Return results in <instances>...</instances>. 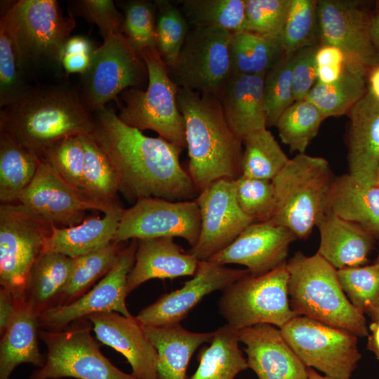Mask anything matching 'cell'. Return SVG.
<instances>
[{
	"instance_id": "obj_31",
	"label": "cell",
	"mask_w": 379,
	"mask_h": 379,
	"mask_svg": "<svg viewBox=\"0 0 379 379\" xmlns=\"http://www.w3.org/2000/svg\"><path fill=\"white\" fill-rule=\"evenodd\" d=\"M239 343L238 328L228 324L218 328L210 345L199 351V366L187 379H234L248 368Z\"/></svg>"
},
{
	"instance_id": "obj_26",
	"label": "cell",
	"mask_w": 379,
	"mask_h": 379,
	"mask_svg": "<svg viewBox=\"0 0 379 379\" xmlns=\"http://www.w3.org/2000/svg\"><path fill=\"white\" fill-rule=\"evenodd\" d=\"M317 227L320 234L317 253L337 270L363 266L373 244V236L361 226L326 211Z\"/></svg>"
},
{
	"instance_id": "obj_25",
	"label": "cell",
	"mask_w": 379,
	"mask_h": 379,
	"mask_svg": "<svg viewBox=\"0 0 379 379\" xmlns=\"http://www.w3.org/2000/svg\"><path fill=\"white\" fill-rule=\"evenodd\" d=\"M265 76L232 74L219 96L230 128L241 140L267 128Z\"/></svg>"
},
{
	"instance_id": "obj_56",
	"label": "cell",
	"mask_w": 379,
	"mask_h": 379,
	"mask_svg": "<svg viewBox=\"0 0 379 379\" xmlns=\"http://www.w3.org/2000/svg\"><path fill=\"white\" fill-rule=\"evenodd\" d=\"M368 331L367 349L372 352L379 361V321H372Z\"/></svg>"
},
{
	"instance_id": "obj_30",
	"label": "cell",
	"mask_w": 379,
	"mask_h": 379,
	"mask_svg": "<svg viewBox=\"0 0 379 379\" xmlns=\"http://www.w3.org/2000/svg\"><path fill=\"white\" fill-rule=\"evenodd\" d=\"M326 211L379 237V187L367 186L346 173L333 179Z\"/></svg>"
},
{
	"instance_id": "obj_37",
	"label": "cell",
	"mask_w": 379,
	"mask_h": 379,
	"mask_svg": "<svg viewBox=\"0 0 379 379\" xmlns=\"http://www.w3.org/2000/svg\"><path fill=\"white\" fill-rule=\"evenodd\" d=\"M182 14L190 28L245 30V0H183Z\"/></svg>"
},
{
	"instance_id": "obj_55",
	"label": "cell",
	"mask_w": 379,
	"mask_h": 379,
	"mask_svg": "<svg viewBox=\"0 0 379 379\" xmlns=\"http://www.w3.org/2000/svg\"><path fill=\"white\" fill-rule=\"evenodd\" d=\"M95 49L93 43L87 37L84 36H74L70 37L66 42L63 55L74 53L93 55Z\"/></svg>"
},
{
	"instance_id": "obj_5",
	"label": "cell",
	"mask_w": 379,
	"mask_h": 379,
	"mask_svg": "<svg viewBox=\"0 0 379 379\" xmlns=\"http://www.w3.org/2000/svg\"><path fill=\"white\" fill-rule=\"evenodd\" d=\"M334 178L326 159L298 154L272 180L276 207L270 222L291 230L297 239L312 233L326 212Z\"/></svg>"
},
{
	"instance_id": "obj_21",
	"label": "cell",
	"mask_w": 379,
	"mask_h": 379,
	"mask_svg": "<svg viewBox=\"0 0 379 379\" xmlns=\"http://www.w3.org/2000/svg\"><path fill=\"white\" fill-rule=\"evenodd\" d=\"M96 339L121 354L135 379H158V354L135 317L103 312L86 318Z\"/></svg>"
},
{
	"instance_id": "obj_23",
	"label": "cell",
	"mask_w": 379,
	"mask_h": 379,
	"mask_svg": "<svg viewBox=\"0 0 379 379\" xmlns=\"http://www.w3.org/2000/svg\"><path fill=\"white\" fill-rule=\"evenodd\" d=\"M349 174L373 186L379 168V100L368 91L348 113Z\"/></svg>"
},
{
	"instance_id": "obj_49",
	"label": "cell",
	"mask_w": 379,
	"mask_h": 379,
	"mask_svg": "<svg viewBox=\"0 0 379 379\" xmlns=\"http://www.w3.org/2000/svg\"><path fill=\"white\" fill-rule=\"evenodd\" d=\"M40 158L48 162L65 180L84 192V149L80 135L58 141Z\"/></svg>"
},
{
	"instance_id": "obj_50",
	"label": "cell",
	"mask_w": 379,
	"mask_h": 379,
	"mask_svg": "<svg viewBox=\"0 0 379 379\" xmlns=\"http://www.w3.org/2000/svg\"><path fill=\"white\" fill-rule=\"evenodd\" d=\"M74 12L88 22L95 24L103 37L123 34L124 15L112 0H80L74 1Z\"/></svg>"
},
{
	"instance_id": "obj_15",
	"label": "cell",
	"mask_w": 379,
	"mask_h": 379,
	"mask_svg": "<svg viewBox=\"0 0 379 379\" xmlns=\"http://www.w3.org/2000/svg\"><path fill=\"white\" fill-rule=\"evenodd\" d=\"M137 246L138 240L131 239L128 246L121 249L111 270L91 290L69 304L44 312L39 316V326L48 331L61 330L76 321L103 312L132 316L126 298L128 294L127 279L135 262Z\"/></svg>"
},
{
	"instance_id": "obj_14",
	"label": "cell",
	"mask_w": 379,
	"mask_h": 379,
	"mask_svg": "<svg viewBox=\"0 0 379 379\" xmlns=\"http://www.w3.org/2000/svg\"><path fill=\"white\" fill-rule=\"evenodd\" d=\"M200 230V211L195 199L173 201L146 197L124 209L113 242L180 237L193 247L198 241Z\"/></svg>"
},
{
	"instance_id": "obj_6",
	"label": "cell",
	"mask_w": 379,
	"mask_h": 379,
	"mask_svg": "<svg viewBox=\"0 0 379 379\" xmlns=\"http://www.w3.org/2000/svg\"><path fill=\"white\" fill-rule=\"evenodd\" d=\"M148 71L145 89L128 88L119 98V118L140 131H154L159 136L184 149L187 147L185 119L178 105V87L171 79L158 50L139 53Z\"/></svg>"
},
{
	"instance_id": "obj_27",
	"label": "cell",
	"mask_w": 379,
	"mask_h": 379,
	"mask_svg": "<svg viewBox=\"0 0 379 379\" xmlns=\"http://www.w3.org/2000/svg\"><path fill=\"white\" fill-rule=\"evenodd\" d=\"M122 206L104 213L91 216L72 227H58L53 225L44 253H61L71 258L98 251L113 242L124 211Z\"/></svg>"
},
{
	"instance_id": "obj_11",
	"label": "cell",
	"mask_w": 379,
	"mask_h": 379,
	"mask_svg": "<svg viewBox=\"0 0 379 379\" xmlns=\"http://www.w3.org/2000/svg\"><path fill=\"white\" fill-rule=\"evenodd\" d=\"M233 33L220 28H190L175 62L168 67L182 88L220 96L232 75Z\"/></svg>"
},
{
	"instance_id": "obj_17",
	"label": "cell",
	"mask_w": 379,
	"mask_h": 379,
	"mask_svg": "<svg viewBox=\"0 0 379 379\" xmlns=\"http://www.w3.org/2000/svg\"><path fill=\"white\" fill-rule=\"evenodd\" d=\"M18 203L56 226L64 227L82 222L88 210L106 213L122 206L110 207L91 199L42 159L34 179L20 197Z\"/></svg>"
},
{
	"instance_id": "obj_18",
	"label": "cell",
	"mask_w": 379,
	"mask_h": 379,
	"mask_svg": "<svg viewBox=\"0 0 379 379\" xmlns=\"http://www.w3.org/2000/svg\"><path fill=\"white\" fill-rule=\"evenodd\" d=\"M247 270L233 269L209 260H201L193 277L182 287L161 296L135 317L142 326H161L180 324L208 294L224 290L250 274Z\"/></svg>"
},
{
	"instance_id": "obj_33",
	"label": "cell",
	"mask_w": 379,
	"mask_h": 379,
	"mask_svg": "<svg viewBox=\"0 0 379 379\" xmlns=\"http://www.w3.org/2000/svg\"><path fill=\"white\" fill-rule=\"evenodd\" d=\"M73 258L61 253H44L35 263L27 284L25 299L39 316L55 305L66 284Z\"/></svg>"
},
{
	"instance_id": "obj_36",
	"label": "cell",
	"mask_w": 379,
	"mask_h": 379,
	"mask_svg": "<svg viewBox=\"0 0 379 379\" xmlns=\"http://www.w3.org/2000/svg\"><path fill=\"white\" fill-rule=\"evenodd\" d=\"M232 74L265 75L284 55L280 41L254 32L233 33Z\"/></svg>"
},
{
	"instance_id": "obj_40",
	"label": "cell",
	"mask_w": 379,
	"mask_h": 379,
	"mask_svg": "<svg viewBox=\"0 0 379 379\" xmlns=\"http://www.w3.org/2000/svg\"><path fill=\"white\" fill-rule=\"evenodd\" d=\"M325 117L306 99L294 102L280 116L275 126L283 143L291 152L305 153L311 141L317 136Z\"/></svg>"
},
{
	"instance_id": "obj_8",
	"label": "cell",
	"mask_w": 379,
	"mask_h": 379,
	"mask_svg": "<svg viewBox=\"0 0 379 379\" xmlns=\"http://www.w3.org/2000/svg\"><path fill=\"white\" fill-rule=\"evenodd\" d=\"M286 263L263 274H250L223 290L218 307L227 324L238 329L259 324L280 328L298 316L290 305Z\"/></svg>"
},
{
	"instance_id": "obj_13",
	"label": "cell",
	"mask_w": 379,
	"mask_h": 379,
	"mask_svg": "<svg viewBox=\"0 0 379 379\" xmlns=\"http://www.w3.org/2000/svg\"><path fill=\"white\" fill-rule=\"evenodd\" d=\"M146 64L122 33L108 35L81 75V93L94 113L128 88H146Z\"/></svg>"
},
{
	"instance_id": "obj_47",
	"label": "cell",
	"mask_w": 379,
	"mask_h": 379,
	"mask_svg": "<svg viewBox=\"0 0 379 379\" xmlns=\"http://www.w3.org/2000/svg\"><path fill=\"white\" fill-rule=\"evenodd\" d=\"M236 197L241 210L254 222H270L276 207L272 180L241 175L234 180Z\"/></svg>"
},
{
	"instance_id": "obj_3",
	"label": "cell",
	"mask_w": 379,
	"mask_h": 379,
	"mask_svg": "<svg viewBox=\"0 0 379 379\" xmlns=\"http://www.w3.org/2000/svg\"><path fill=\"white\" fill-rule=\"evenodd\" d=\"M177 99L185 119L187 172L198 191L240 177L243 141L230 128L219 96L178 88Z\"/></svg>"
},
{
	"instance_id": "obj_12",
	"label": "cell",
	"mask_w": 379,
	"mask_h": 379,
	"mask_svg": "<svg viewBox=\"0 0 379 379\" xmlns=\"http://www.w3.org/2000/svg\"><path fill=\"white\" fill-rule=\"evenodd\" d=\"M293 352L310 368L337 379H350L361 355L358 336L345 329L296 316L279 328Z\"/></svg>"
},
{
	"instance_id": "obj_62",
	"label": "cell",
	"mask_w": 379,
	"mask_h": 379,
	"mask_svg": "<svg viewBox=\"0 0 379 379\" xmlns=\"http://www.w3.org/2000/svg\"><path fill=\"white\" fill-rule=\"evenodd\" d=\"M375 263L379 264V253L378 255L377 259L375 261Z\"/></svg>"
},
{
	"instance_id": "obj_19",
	"label": "cell",
	"mask_w": 379,
	"mask_h": 379,
	"mask_svg": "<svg viewBox=\"0 0 379 379\" xmlns=\"http://www.w3.org/2000/svg\"><path fill=\"white\" fill-rule=\"evenodd\" d=\"M319 33L323 44L338 47L346 60L366 69L379 65V51L368 34V20L359 5L347 0H319Z\"/></svg>"
},
{
	"instance_id": "obj_41",
	"label": "cell",
	"mask_w": 379,
	"mask_h": 379,
	"mask_svg": "<svg viewBox=\"0 0 379 379\" xmlns=\"http://www.w3.org/2000/svg\"><path fill=\"white\" fill-rule=\"evenodd\" d=\"M25 81L15 41L6 16L0 19V107L15 102L30 88Z\"/></svg>"
},
{
	"instance_id": "obj_57",
	"label": "cell",
	"mask_w": 379,
	"mask_h": 379,
	"mask_svg": "<svg viewBox=\"0 0 379 379\" xmlns=\"http://www.w3.org/2000/svg\"><path fill=\"white\" fill-rule=\"evenodd\" d=\"M368 84V92L379 100V65L371 69Z\"/></svg>"
},
{
	"instance_id": "obj_39",
	"label": "cell",
	"mask_w": 379,
	"mask_h": 379,
	"mask_svg": "<svg viewBox=\"0 0 379 379\" xmlns=\"http://www.w3.org/2000/svg\"><path fill=\"white\" fill-rule=\"evenodd\" d=\"M242 141L241 175L244 177L272 180L289 160L267 128L248 135Z\"/></svg>"
},
{
	"instance_id": "obj_24",
	"label": "cell",
	"mask_w": 379,
	"mask_h": 379,
	"mask_svg": "<svg viewBox=\"0 0 379 379\" xmlns=\"http://www.w3.org/2000/svg\"><path fill=\"white\" fill-rule=\"evenodd\" d=\"M199 262L185 252L173 237L138 240L135 262L127 279V292L153 279L193 276Z\"/></svg>"
},
{
	"instance_id": "obj_1",
	"label": "cell",
	"mask_w": 379,
	"mask_h": 379,
	"mask_svg": "<svg viewBox=\"0 0 379 379\" xmlns=\"http://www.w3.org/2000/svg\"><path fill=\"white\" fill-rule=\"evenodd\" d=\"M91 135L109 158L119 193L133 204L146 197L177 201L196 199L199 192L180 162L182 148L150 137L124 124L113 110L94 112Z\"/></svg>"
},
{
	"instance_id": "obj_48",
	"label": "cell",
	"mask_w": 379,
	"mask_h": 379,
	"mask_svg": "<svg viewBox=\"0 0 379 379\" xmlns=\"http://www.w3.org/2000/svg\"><path fill=\"white\" fill-rule=\"evenodd\" d=\"M291 0H245V30L280 41Z\"/></svg>"
},
{
	"instance_id": "obj_61",
	"label": "cell",
	"mask_w": 379,
	"mask_h": 379,
	"mask_svg": "<svg viewBox=\"0 0 379 379\" xmlns=\"http://www.w3.org/2000/svg\"><path fill=\"white\" fill-rule=\"evenodd\" d=\"M375 185L379 187V168L378 169L377 174H376Z\"/></svg>"
},
{
	"instance_id": "obj_7",
	"label": "cell",
	"mask_w": 379,
	"mask_h": 379,
	"mask_svg": "<svg viewBox=\"0 0 379 379\" xmlns=\"http://www.w3.org/2000/svg\"><path fill=\"white\" fill-rule=\"evenodd\" d=\"M12 31L22 67L61 65L64 47L76 26L55 0H18L1 8Z\"/></svg>"
},
{
	"instance_id": "obj_4",
	"label": "cell",
	"mask_w": 379,
	"mask_h": 379,
	"mask_svg": "<svg viewBox=\"0 0 379 379\" xmlns=\"http://www.w3.org/2000/svg\"><path fill=\"white\" fill-rule=\"evenodd\" d=\"M286 265L289 301L296 315L368 337L364 314L345 295L334 267L317 253L308 256L300 251Z\"/></svg>"
},
{
	"instance_id": "obj_43",
	"label": "cell",
	"mask_w": 379,
	"mask_h": 379,
	"mask_svg": "<svg viewBox=\"0 0 379 379\" xmlns=\"http://www.w3.org/2000/svg\"><path fill=\"white\" fill-rule=\"evenodd\" d=\"M154 2L157 50L167 67H170L175 62L190 27L180 9L171 1Z\"/></svg>"
},
{
	"instance_id": "obj_53",
	"label": "cell",
	"mask_w": 379,
	"mask_h": 379,
	"mask_svg": "<svg viewBox=\"0 0 379 379\" xmlns=\"http://www.w3.org/2000/svg\"><path fill=\"white\" fill-rule=\"evenodd\" d=\"M315 60L317 67L343 65L346 62L344 53L338 47L328 44L318 47Z\"/></svg>"
},
{
	"instance_id": "obj_28",
	"label": "cell",
	"mask_w": 379,
	"mask_h": 379,
	"mask_svg": "<svg viewBox=\"0 0 379 379\" xmlns=\"http://www.w3.org/2000/svg\"><path fill=\"white\" fill-rule=\"evenodd\" d=\"M16 299L13 319L1 335L0 379H9L20 364H30L41 368L45 359L39 350V316L25 298Z\"/></svg>"
},
{
	"instance_id": "obj_10",
	"label": "cell",
	"mask_w": 379,
	"mask_h": 379,
	"mask_svg": "<svg viewBox=\"0 0 379 379\" xmlns=\"http://www.w3.org/2000/svg\"><path fill=\"white\" fill-rule=\"evenodd\" d=\"M53 225L20 203L1 204L0 284L15 298H25L31 272Z\"/></svg>"
},
{
	"instance_id": "obj_34",
	"label": "cell",
	"mask_w": 379,
	"mask_h": 379,
	"mask_svg": "<svg viewBox=\"0 0 379 379\" xmlns=\"http://www.w3.org/2000/svg\"><path fill=\"white\" fill-rule=\"evenodd\" d=\"M366 70L346 60L345 71L338 81L330 84L317 81L305 99L314 104L326 119L348 114L368 91Z\"/></svg>"
},
{
	"instance_id": "obj_42",
	"label": "cell",
	"mask_w": 379,
	"mask_h": 379,
	"mask_svg": "<svg viewBox=\"0 0 379 379\" xmlns=\"http://www.w3.org/2000/svg\"><path fill=\"white\" fill-rule=\"evenodd\" d=\"M318 1L291 0L280 44L284 55L292 56L300 49L314 45L319 31Z\"/></svg>"
},
{
	"instance_id": "obj_58",
	"label": "cell",
	"mask_w": 379,
	"mask_h": 379,
	"mask_svg": "<svg viewBox=\"0 0 379 379\" xmlns=\"http://www.w3.org/2000/svg\"><path fill=\"white\" fill-rule=\"evenodd\" d=\"M368 34L374 46L379 51V14L368 20Z\"/></svg>"
},
{
	"instance_id": "obj_54",
	"label": "cell",
	"mask_w": 379,
	"mask_h": 379,
	"mask_svg": "<svg viewBox=\"0 0 379 379\" xmlns=\"http://www.w3.org/2000/svg\"><path fill=\"white\" fill-rule=\"evenodd\" d=\"M93 54H64L62 58L61 65L65 71L69 74L78 73L83 75L88 70L93 60Z\"/></svg>"
},
{
	"instance_id": "obj_45",
	"label": "cell",
	"mask_w": 379,
	"mask_h": 379,
	"mask_svg": "<svg viewBox=\"0 0 379 379\" xmlns=\"http://www.w3.org/2000/svg\"><path fill=\"white\" fill-rule=\"evenodd\" d=\"M293 63L294 55H283L265 76L267 126H275L281 114L295 102L293 89Z\"/></svg>"
},
{
	"instance_id": "obj_32",
	"label": "cell",
	"mask_w": 379,
	"mask_h": 379,
	"mask_svg": "<svg viewBox=\"0 0 379 379\" xmlns=\"http://www.w3.org/2000/svg\"><path fill=\"white\" fill-rule=\"evenodd\" d=\"M40 162L36 152L0 131L1 204L18 203L34 179Z\"/></svg>"
},
{
	"instance_id": "obj_2",
	"label": "cell",
	"mask_w": 379,
	"mask_h": 379,
	"mask_svg": "<svg viewBox=\"0 0 379 379\" xmlns=\"http://www.w3.org/2000/svg\"><path fill=\"white\" fill-rule=\"evenodd\" d=\"M95 124L80 90L66 85L30 88L0 111V131L40 157L65 138L91 134Z\"/></svg>"
},
{
	"instance_id": "obj_16",
	"label": "cell",
	"mask_w": 379,
	"mask_h": 379,
	"mask_svg": "<svg viewBox=\"0 0 379 379\" xmlns=\"http://www.w3.org/2000/svg\"><path fill=\"white\" fill-rule=\"evenodd\" d=\"M201 215L197 243L187 252L198 260H208L230 244L254 220L240 208L234 180H217L195 199Z\"/></svg>"
},
{
	"instance_id": "obj_22",
	"label": "cell",
	"mask_w": 379,
	"mask_h": 379,
	"mask_svg": "<svg viewBox=\"0 0 379 379\" xmlns=\"http://www.w3.org/2000/svg\"><path fill=\"white\" fill-rule=\"evenodd\" d=\"M248 368L258 379H310L307 367L284 338L280 329L259 324L239 329Z\"/></svg>"
},
{
	"instance_id": "obj_9",
	"label": "cell",
	"mask_w": 379,
	"mask_h": 379,
	"mask_svg": "<svg viewBox=\"0 0 379 379\" xmlns=\"http://www.w3.org/2000/svg\"><path fill=\"white\" fill-rule=\"evenodd\" d=\"M92 330L90 321L82 319L61 330L41 331L47 348L45 363L29 379H135L103 355Z\"/></svg>"
},
{
	"instance_id": "obj_20",
	"label": "cell",
	"mask_w": 379,
	"mask_h": 379,
	"mask_svg": "<svg viewBox=\"0 0 379 379\" xmlns=\"http://www.w3.org/2000/svg\"><path fill=\"white\" fill-rule=\"evenodd\" d=\"M297 237L288 229L270 222H254L227 247L208 260L246 267L252 275L270 272L287 262L290 244Z\"/></svg>"
},
{
	"instance_id": "obj_60",
	"label": "cell",
	"mask_w": 379,
	"mask_h": 379,
	"mask_svg": "<svg viewBox=\"0 0 379 379\" xmlns=\"http://www.w3.org/2000/svg\"><path fill=\"white\" fill-rule=\"evenodd\" d=\"M369 317L372 319V321H379V304Z\"/></svg>"
},
{
	"instance_id": "obj_59",
	"label": "cell",
	"mask_w": 379,
	"mask_h": 379,
	"mask_svg": "<svg viewBox=\"0 0 379 379\" xmlns=\"http://www.w3.org/2000/svg\"><path fill=\"white\" fill-rule=\"evenodd\" d=\"M307 374L310 379H337L326 375H321L319 374L314 368L310 367H307Z\"/></svg>"
},
{
	"instance_id": "obj_29",
	"label": "cell",
	"mask_w": 379,
	"mask_h": 379,
	"mask_svg": "<svg viewBox=\"0 0 379 379\" xmlns=\"http://www.w3.org/2000/svg\"><path fill=\"white\" fill-rule=\"evenodd\" d=\"M144 331L158 354V379H187L190 361L202 344L210 342L213 332L190 331L180 324L143 326Z\"/></svg>"
},
{
	"instance_id": "obj_52",
	"label": "cell",
	"mask_w": 379,
	"mask_h": 379,
	"mask_svg": "<svg viewBox=\"0 0 379 379\" xmlns=\"http://www.w3.org/2000/svg\"><path fill=\"white\" fill-rule=\"evenodd\" d=\"M16 311V299L8 290L0 288V334L5 332Z\"/></svg>"
},
{
	"instance_id": "obj_38",
	"label": "cell",
	"mask_w": 379,
	"mask_h": 379,
	"mask_svg": "<svg viewBox=\"0 0 379 379\" xmlns=\"http://www.w3.org/2000/svg\"><path fill=\"white\" fill-rule=\"evenodd\" d=\"M122 248L121 244L112 242L98 251L74 258L69 279L53 307L69 304L86 293L111 270Z\"/></svg>"
},
{
	"instance_id": "obj_46",
	"label": "cell",
	"mask_w": 379,
	"mask_h": 379,
	"mask_svg": "<svg viewBox=\"0 0 379 379\" xmlns=\"http://www.w3.org/2000/svg\"><path fill=\"white\" fill-rule=\"evenodd\" d=\"M123 34L138 53L157 49L154 1L133 0L124 3Z\"/></svg>"
},
{
	"instance_id": "obj_44",
	"label": "cell",
	"mask_w": 379,
	"mask_h": 379,
	"mask_svg": "<svg viewBox=\"0 0 379 379\" xmlns=\"http://www.w3.org/2000/svg\"><path fill=\"white\" fill-rule=\"evenodd\" d=\"M337 275L350 302L370 316L379 304V264L338 270Z\"/></svg>"
},
{
	"instance_id": "obj_51",
	"label": "cell",
	"mask_w": 379,
	"mask_h": 379,
	"mask_svg": "<svg viewBox=\"0 0 379 379\" xmlns=\"http://www.w3.org/2000/svg\"><path fill=\"white\" fill-rule=\"evenodd\" d=\"M318 46L305 47L294 55L293 69V89L294 100H301L317 81V70L315 60Z\"/></svg>"
},
{
	"instance_id": "obj_35",
	"label": "cell",
	"mask_w": 379,
	"mask_h": 379,
	"mask_svg": "<svg viewBox=\"0 0 379 379\" xmlns=\"http://www.w3.org/2000/svg\"><path fill=\"white\" fill-rule=\"evenodd\" d=\"M84 149L83 191L91 199L110 207L120 206L115 171L91 134L81 135Z\"/></svg>"
}]
</instances>
